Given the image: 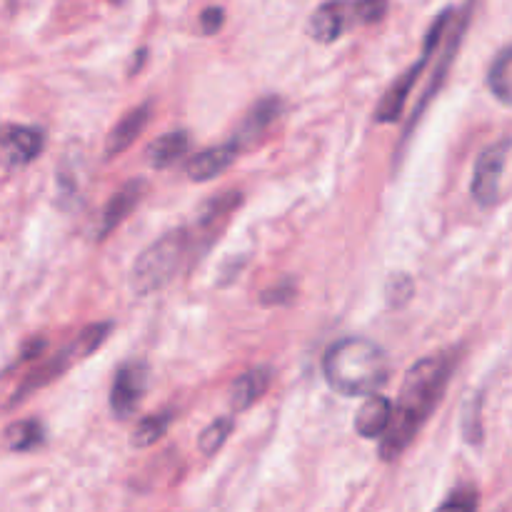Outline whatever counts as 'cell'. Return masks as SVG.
Returning a JSON list of instances; mask_svg holds the SVG:
<instances>
[{
  "label": "cell",
  "mask_w": 512,
  "mask_h": 512,
  "mask_svg": "<svg viewBox=\"0 0 512 512\" xmlns=\"http://www.w3.org/2000/svg\"><path fill=\"white\" fill-rule=\"evenodd\" d=\"M455 358L453 355H430V358L418 360L413 368L408 370L400 388L398 405L393 410V420H390L388 433L383 435L380 443V458L385 463H393L405 453L415 435L423 430L430 415L443 400L445 388L453 375Z\"/></svg>",
  "instance_id": "cell-1"
},
{
  "label": "cell",
  "mask_w": 512,
  "mask_h": 512,
  "mask_svg": "<svg viewBox=\"0 0 512 512\" xmlns=\"http://www.w3.org/2000/svg\"><path fill=\"white\" fill-rule=\"evenodd\" d=\"M325 383L345 398H368L390 380V360L378 343L365 338H343L325 350Z\"/></svg>",
  "instance_id": "cell-2"
},
{
  "label": "cell",
  "mask_w": 512,
  "mask_h": 512,
  "mask_svg": "<svg viewBox=\"0 0 512 512\" xmlns=\"http://www.w3.org/2000/svg\"><path fill=\"white\" fill-rule=\"evenodd\" d=\"M190 250V233L185 228L170 230L163 238L155 240L150 248L143 250L130 273V288L135 295L158 293L178 275L185 255Z\"/></svg>",
  "instance_id": "cell-3"
},
{
  "label": "cell",
  "mask_w": 512,
  "mask_h": 512,
  "mask_svg": "<svg viewBox=\"0 0 512 512\" xmlns=\"http://www.w3.org/2000/svg\"><path fill=\"white\" fill-rule=\"evenodd\" d=\"M110 330H113V323H95V325H88V328L83 330V333L78 335V338L73 340L70 345H65L60 353H55L53 358L48 360V363H43L40 368H35L33 373L25 378V383L20 385L18 393H15L13 398V405L20 403V400H25L28 395L38 393L40 388H45L48 383H53L55 378H60L63 373H68L70 365H75L78 360L88 358V355H93L95 350L100 348V345L108 340Z\"/></svg>",
  "instance_id": "cell-4"
},
{
  "label": "cell",
  "mask_w": 512,
  "mask_h": 512,
  "mask_svg": "<svg viewBox=\"0 0 512 512\" xmlns=\"http://www.w3.org/2000/svg\"><path fill=\"white\" fill-rule=\"evenodd\" d=\"M453 8L443 10V13L438 15V18L433 20V25H430L428 35H425V43H423V58L418 60V63L410 65L408 70H405V75H400L398 80H395L393 85H390V90L385 93V98L380 100L378 110H375V120L378 123H398V118L403 115V108L405 103H408L410 93H413L415 83H418L420 73L425 70V65H428V60L433 58V53L438 50L440 40H443L445 30H448V25L453 23Z\"/></svg>",
  "instance_id": "cell-5"
},
{
  "label": "cell",
  "mask_w": 512,
  "mask_h": 512,
  "mask_svg": "<svg viewBox=\"0 0 512 512\" xmlns=\"http://www.w3.org/2000/svg\"><path fill=\"white\" fill-rule=\"evenodd\" d=\"M510 145V140H498V143L488 145L475 163L470 193H473L475 203L483 205V208H493L500 200V183H503Z\"/></svg>",
  "instance_id": "cell-6"
},
{
  "label": "cell",
  "mask_w": 512,
  "mask_h": 512,
  "mask_svg": "<svg viewBox=\"0 0 512 512\" xmlns=\"http://www.w3.org/2000/svg\"><path fill=\"white\" fill-rule=\"evenodd\" d=\"M145 390H148V365L138 360L120 365L110 388V410L115 418H130L143 400Z\"/></svg>",
  "instance_id": "cell-7"
},
{
  "label": "cell",
  "mask_w": 512,
  "mask_h": 512,
  "mask_svg": "<svg viewBox=\"0 0 512 512\" xmlns=\"http://www.w3.org/2000/svg\"><path fill=\"white\" fill-rule=\"evenodd\" d=\"M45 133L33 125H5L0 128V165L8 170L23 168L43 153Z\"/></svg>",
  "instance_id": "cell-8"
},
{
  "label": "cell",
  "mask_w": 512,
  "mask_h": 512,
  "mask_svg": "<svg viewBox=\"0 0 512 512\" xmlns=\"http://www.w3.org/2000/svg\"><path fill=\"white\" fill-rule=\"evenodd\" d=\"M470 13H473V5H468V8H465L463 13H460V18H458V25H455V28L450 30L448 45H445L443 55H440V63H438V68H435V73H433V80H430V85H428V88H425V95H423V100H420V103H418V108H415V113H413V120H410V125H408V133H405V140H408L410 135H413V128H415V123H418V120H420V115L425 113V108H428V105H430V100H433L435 95H438V90L443 88L445 78H448V73H450V65H453L455 55H458V48H460V43H463V35H465V30H468V23H470Z\"/></svg>",
  "instance_id": "cell-9"
},
{
  "label": "cell",
  "mask_w": 512,
  "mask_h": 512,
  "mask_svg": "<svg viewBox=\"0 0 512 512\" xmlns=\"http://www.w3.org/2000/svg\"><path fill=\"white\" fill-rule=\"evenodd\" d=\"M145 188H148V183L140 178L135 180H128L125 185H120L118 190L113 193V198L105 203L103 213H100V223H98V238H108L110 233H113L118 225H123L125 220L130 218V213H133L135 208H138V203L143 200L145 195Z\"/></svg>",
  "instance_id": "cell-10"
},
{
  "label": "cell",
  "mask_w": 512,
  "mask_h": 512,
  "mask_svg": "<svg viewBox=\"0 0 512 512\" xmlns=\"http://www.w3.org/2000/svg\"><path fill=\"white\" fill-rule=\"evenodd\" d=\"M350 20H353V5L345 0H328L310 15L308 33L318 43H335L345 33Z\"/></svg>",
  "instance_id": "cell-11"
},
{
  "label": "cell",
  "mask_w": 512,
  "mask_h": 512,
  "mask_svg": "<svg viewBox=\"0 0 512 512\" xmlns=\"http://www.w3.org/2000/svg\"><path fill=\"white\" fill-rule=\"evenodd\" d=\"M240 148H243V145H240L238 140H228V143L213 145V148L195 155L188 165L190 180H195V183H208V180H215L220 173H225V170L235 163Z\"/></svg>",
  "instance_id": "cell-12"
},
{
  "label": "cell",
  "mask_w": 512,
  "mask_h": 512,
  "mask_svg": "<svg viewBox=\"0 0 512 512\" xmlns=\"http://www.w3.org/2000/svg\"><path fill=\"white\" fill-rule=\"evenodd\" d=\"M150 115H153V103H143L138 108L130 110L125 118H120L118 123L110 130L108 140H105V155L108 158H115V155L125 153L130 145L138 140V135L143 133L145 125L150 123Z\"/></svg>",
  "instance_id": "cell-13"
},
{
  "label": "cell",
  "mask_w": 512,
  "mask_h": 512,
  "mask_svg": "<svg viewBox=\"0 0 512 512\" xmlns=\"http://www.w3.org/2000/svg\"><path fill=\"white\" fill-rule=\"evenodd\" d=\"M270 383H273V370L270 368H253L240 375L230 385V408H233V413H245L248 408H253L268 393Z\"/></svg>",
  "instance_id": "cell-14"
},
{
  "label": "cell",
  "mask_w": 512,
  "mask_h": 512,
  "mask_svg": "<svg viewBox=\"0 0 512 512\" xmlns=\"http://www.w3.org/2000/svg\"><path fill=\"white\" fill-rule=\"evenodd\" d=\"M390 420H393V403L385 395H368L355 418V433L365 440H378L388 433Z\"/></svg>",
  "instance_id": "cell-15"
},
{
  "label": "cell",
  "mask_w": 512,
  "mask_h": 512,
  "mask_svg": "<svg viewBox=\"0 0 512 512\" xmlns=\"http://www.w3.org/2000/svg\"><path fill=\"white\" fill-rule=\"evenodd\" d=\"M190 148V135L185 130H170V133L160 135L158 140L148 145L145 150V160L153 170H165L170 165L178 163Z\"/></svg>",
  "instance_id": "cell-16"
},
{
  "label": "cell",
  "mask_w": 512,
  "mask_h": 512,
  "mask_svg": "<svg viewBox=\"0 0 512 512\" xmlns=\"http://www.w3.org/2000/svg\"><path fill=\"white\" fill-rule=\"evenodd\" d=\"M280 110H283V103H280V98H275V95L258 100V103L250 108V113L245 115V120H243V125H240L235 140H238L240 145L253 143V140L263 133V130H268L270 125L280 118Z\"/></svg>",
  "instance_id": "cell-17"
},
{
  "label": "cell",
  "mask_w": 512,
  "mask_h": 512,
  "mask_svg": "<svg viewBox=\"0 0 512 512\" xmlns=\"http://www.w3.org/2000/svg\"><path fill=\"white\" fill-rule=\"evenodd\" d=\"M240 200L243 198H240L238 190H228V193L218 195V198H210L200 208L198 220H195V228L200 230L198 235H215V230H220V225L228 220V215L238 208Z\"/></svg>",
  "instance_id": "cell-18"
},
{
  "label": "cell",
  "mask_w": 512,
  "mask_h": 512,
  "mask_svg": "<svg viewBox=\"0 0 512 512\" xmlns=\"http://www.w3.org/2000/svg\"><path fill=\"white\" fill-rule=\"evenodd\" d=\"M488 88L503 105L512 108V43L498 53L488 70Z\"/></svg>",
  "instance_id": "cell-19"
},
{
  "label": "cell",
  "mask_w": 512,
  "mask_h": 512,
  "mask_svg": "<svg viewBox=\"0 0 512 512\" xmlns=\"http://www.w3.org/2000/svg\"><path fill=\"white\" fill-rule=\"evenodd\" d=\"M45 440V430L38 420H20L5 430V443L15 453H28V450L38 448Z\"/></svg>",
  "instance_id": "cell-20"
},
{
  "label": "cell",
  "mask_w": 512,
  "mask_h": 512,
  "mask_svg": "<svg viewBox=\"0 0 512 512\" xmlns=\"http://www.w3.org/2000/svg\"><path fill=\"white\" fill-rule=\"evenodd\" d=\"M170 423H173V413H160L143 418L138 423V428H135L133 438H130V445H133V448H150V445H155L165 433H168Z\"/></svg>",
  "instance_id": "cell-21"
},
{
  "label": "cell",
  "mask_w": 512,
  "mask_h": 512,
  "mask_svg": "<svg viewBox=\"0 0 512 512\" xmlns=\"http://www.w3.org/2000/svg\"><path fill=\"white\" fill-rule=\"evenodd\" d=\"M230 433H233V418H230V415L213 420V423H210L208 428H205L203 433H200V440H198L200 453H203V455H215L220 448H223L225 443H228Z\"/></svg>",
  "instance_id": "cell-22"
},
{
  "label": "cell",
  "mask_w": 512,
  "mask_h": 512,
  "mask_svg": "<svg viewBox=\"0 0 512 512\" xmlns=\"http://www.w3.org/2000/svg\"><path fill=\"white\" fill-rule=\"evenodd\" d=\"M413 293L415 283L413 278L405 273H395L393 278L388 280V285H385V298H388L390 308H403V305L413 298Z\"/></svg>",
  "instance_id": "cell-23"
},
{
  "label": "cell",
  "mask_w": 512,
  "mask_h": 512,
  "mask_svg": "<svg viewBox=\"0 0 512 512\" xmlns=\"http://www.w3.org/2000/svg\"><path fill=\"white\" fill-rule=\"evenodd\" d=\"M353 20L360 25H373L383 20L388 0H353Z\"/></svg>",
  "instance_id": "cell-24"
},
{
  "label": "cell",
  "mask_w": 512,
  "mask_h": 512,
  "mask_svg": "<svg viewBox=\"0 0 512 512\" xmlns=\"http://www.w3.org/2000/svg\"><path fill=\"white\" fill-rule=\"evenodd\" d=\"M480 403H483V398H480V395H475V398L470 400L468 408H465V418H463L465 440L473 445H480V440H483V425H480Z\"/></svg>",
  "instance_id": "cell-25"
},
{
  "label": "cell",
  "mask_w": 512,
  "mask_h": 512,
  "mask_svg": "<svg viewBox=\"0 0 512 512\" xmlns=\"http://www.w3.org/2000/svg\"><path fill=\"white\" fill-rule=\"evenodd\" d=\"M478 505H480V498L473 488H460V490H453V493H450V498L440 503V508L443 510H450V508L475 510Z\"/></svg>",
  "instance_id": "cell-26"
},
{
  "label": "cell",
  "mask_w": 512,
  "mask_h": 512,
  "mask_svg": "<svg viewBox=\"0 0 512 512\" xmlns=\"http://www.w3.org/2000/svg\"><path fill=\"white\" fill-rule=\"evenodd\" d=\"M295 295H298V293H295V285L290 283V280H285V283H280V285H275V288L265 290L263 305H288V303H293Z\"/></svg>",
  "instance_id": "cell-27"
},
{
  "label": "cell",
  "mask_w": 512,
  "mask_h": 512,
  "mask_svg": "<svg viewBox=\"0 0 512 512\" xmlns=\"http://www.w3.org/2000/svg\"><path fill=\"white\" fill-rule=\"evenodd\" d=\"M225 23V10L223 8H205L203 15H200V28H203L205 35H215Z\"/></svg>",
  "instance_id": "cell-28"
}]
</instances>
